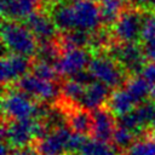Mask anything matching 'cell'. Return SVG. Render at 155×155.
Listing matches in <instances>:
<instances>
[{"instance_id":"cell-19","label":"cell","mask_w":155,"mask_h":155,"mask_svg":"<svg viewBox=\"0 0 155 155\" xmlns=\"http://www.w3.org/2000/svg\"><path fill=\"white\" fill-rule=\"evenodd\" d=\"M86 91V86L70 79V78H64L62 79L61 82V97L67 101L70 104L79 105L84 93Z\"/></svg>"},{"instance_id":"cell-31","label":"cell","mask_w":155,"mask_h":155,"mask_svg":"<svg viewBox=\"0 0 155 155\" xmlns=\"http://www.w3.org/2000/svg\"><path fill=\"white\" fill-rule=\"evenodd\" d=\"M150 7H151V8H155V0H151V2H150Z\"/></svg>"},{"instance_id":"cell-2","label":"cell","mask_w":155,"mask_h":155,"mask_svg":"<svg viewBox=\"0 0 155 155\" xmlns=\"http://www.w3.org/2000/svg\"><path fill=\"white\" fill-rule=\"evenodd\" d=\"M87 69L92 73L96 80L102 81L111 88L122 87L130 78L121 64L105 52L93 53Z\"/></svg>"},{"instance_id":"cell-30","label":"cell","mask_w":155,"mask_h":155,"mask_svg":"<svg viewBox=\"0 0 155 155\" xmlns=\"http://www.w3.org/2000/svg\"><path fill=\"white\" fill-rule=\"evenodd\" d=\"M150 127H151V134L155 136V101H154V115H153V119L150 122Z\"/></svg>"},{"instance_id":"cell-16","label":"cell","mask_w":155,"mask_h":155,"mask_svg":"<svg viewBox=\"0 0 155 155\" xmlns=\"http://www.w3.org/2000/svg\"><path fill=\"white\" fill-rule=\"evenodd\" d=\"M92 31L82 29H71L61 31L58 36V42L63 51L73 48H88L91 45Z\"/></svg>"},{"instance_id":"cell-29","label":"cell","mask_w":155,"mask_h":155,"mask_svg":"<svg viewBox=\"0 0 155 155\" xmlns=\"http://www.w3.org/2000/svg\"><path fill=\"white\" fill-rule=\"evenodd\" d=\"M130 2L136 7H150L151 0H130Z\"/></svg>"},{"instance_id":"cell-9","label":"cell","mask_w":155,"mask_h":155,"mask_svg":"<svg viewBox=\"0 0 155 155\" xmlns=\"http://www.w3.org/2000/svg\"><path fill=\"white\" fill-rule=\"evenodd\" d=\"M73 132L70 127L63 126L52 130L46 137L38 139L35 148L39 155H68V142Z\"/></svg>"},{"instance_id":"cell-10","label":"cell","mask_w":155,"mask_h":155,"mask_svg":"<svg viewBox=\"0 0 155 155\" xmlns=\"http://www.w3.org/2000/svg\"><path fill=\"white\" fill-rule=\"evenodd\" d=\"M23 23L30 29L39 42L57 40L61 33L51 16L45 10L31 13L23 21Z\"/></svg>"},{"instance_id":"cell-8","label":"cell","mask_w":155,"mask_h":155,"mask_svg":"<svg viewBox=\"0 0 155 155\" xmlns=\"http://www.w3.org/2000/svg\"><path fill=\"white\" fill-rule=\"evenodd\" d=\"M73 7L75 16V29L94 31L103 25L101 7L96 1L73 0Z\"/></svg>"},{"instance_id":"cell-5","label":"cell","mask_w":155,"mask_h":155,"mask_svg":"<svg viewBox=\"0 0 155 155\" xmlns=\"http://www.w3.org/2000/svg\"><path fill=\"white\" fill-rule=\"evenodd\" d=\"M12 86L28 93L35 101L45 103H54L62 96L61 85H58V81L44 80L33 75L31 73H28L27 75L21 78Z\"/></svg>"},{"instance_id":"cell-28","label":"cell","mask_w":155,"mask_h":155,"mask_svg":"<svg viewBox=\"0 0 155 155\" xmlns=\"http://www.w3.org/2000/svg\"><path fill=\"white\" fill-rule=\"evenodd\" d=\"M143 47H144V52H145V56H147L148 61L155 62V38L150 41L144 42Z\"/></svg>"},{"instance_id":"cell-25","label":"cell","mask_w":155,"mask_h":155,"mask_svg":"<svg viewBox=\"0 0 155 155\" xmlns=\"http://www.w3.org/2000/svg\"><path fill=\"white\" fill-rule=\"evenodd\" d=\"M127 155H155V136L150 134L142 140L134 142L127 149Z\"/></svg>"},{"instance_id":"cell-6","label":"cell","mask_w":155,"mask_h":155,"mask_svg":"<svg viewBox=\"0 0 155 155\" xmlns=\"http://www.w3.org/2000/svg\"><path fill=\"white\" fill-rule=\"evenodd\" d=\"M34 57L18 54V53H4L1 58V84L2 87L12 86L21 78L30 73Z\"/></svg>"},{"instance_id":"cell-27","label":"cell","mask_w":155,"mask_h":155,"mask_svg":"<svg viewBox=\"0 0 155 155\" xmlns=\"http://www.w3.org/2000/svg\"><path fill=\"white\" fill-rule=\"evenodd\" d=\"M10 155H39V153L35 147H31L28 144V145L18 147V148L10 147Z\"/></svg>"},{"instance_id":"cell-21","label":"cell","mask_w":155,"mask_h":155,"mask_svg":"<svg viewBox=\"0 0 155 155\" xmlns=\"http://www.w3.org/2000/svg\"><path fill=\"white\" fill-rule=\"evenodd\" d=\"M79 153V155H117V148L108 144V142L94 138L87 139Z\"/></svg>"},{"instance_id":"cell-7","label":"cell","mask_w":155,"mask_h":155,"mask_svg":"<svg viewBox=\"0 0 155 155\" xmlns=\"http://www.w3.org/2000/svg\"><path fill=\"white\" fill-rule=\"evenodd\" d=\"M92 52L88 48H73L63 51L58 61L53 64L62 79L70 78L75 73L88 67Z\"/></svg>"},{"instance_id":"cell-32","label":"cell","mask_w":155,"mask_h":155,"mask_svg":"<svg viewBox=\"0 0 155 155\" xmlns=\"http://www.w3.org/2000/svg\"><path fill=\"white\" fill-rule=\"evenodd\" d=\"M90 1H96L97 2V1H102V0H90Z\"/></svg>"},{"instance_id":"cell-18","label":"cell","mask_w":155,"mask_h":155,"mask_svg":"<svg viewBox=\"0 0 155 155\" xmlns=\"http://www.w3.org/2000/svg\"><path fill=\"white\" fill-rule=\"evenodd\" d=\"M124 86L128 91V93L133 97L137 105L149 99L150 86H149L148 81L140 74L134 75V76H130Z\"/></svg>"},{"instance_id":"cell-24","label":"cell","mask_w":155,"mask_h":155,"mask_svg":"<svg viewBox=\"0 0 155 155\" xmlns=\"http://www.w3.org/2000/svg\"><path fill=\"white\" fill-rule=\"evenodd\" d=\"M136 137L137 133H134L133 131L116 125V128L113 134V142L117 149H128L134 143Z\"/></svg>"},{"instance_id":"cell-15","label":"cell","mask_w":155,"mask_h":155,"mask_svg":"<svg viewBox=\"0 0 155 155\" xmlns=\"http://www.w3.org/2000/svg\"><path fill=\"white\" fill-rule=\"evenodd\" d=\"M68 125L74 132L85 136L91 134L93 127L92 111L79 105L70 107L68 110Z\"/></svg>"},{"instance_id":"cell-14","label":"cell","mask_w":155,"mask_h":155,"mask_svg":"<svg viewBox=\"0 0 155 155\" xmlns=\"http://www.w3.org/2000/svg\"><path fill=\"white\" fill-rule=\"evenodd\" d=\"M105 105L117 117L122 114L133 110L137 107V103L133 99V97L128 93V91L125 88V86H122V87L113 88Z\"/></svg>"},{"instance_id":"cell-26","label":"cell","mask_w":155,"mask_h":155,"mask_svg":"<svg viewBox=\"0 0 155 155\" xmlns=\"http://www.w3.org/2000/svg\"><path fill=\"white\" fill-rule=\"evenodd\" d=\"M140 75L148 81L149 86H155V62L149 61L143 68Z\"/></svg>"},{"instance_id":"cell-22","label":"cell","mask_w":155,"mask_h":155,"mask_svg":"<svg viewBox=\"0 0 155 155\" xmlns=\"http://www.w3.org/2000/svg\"><path fill=\"white\" fill-rule=\"evenodd\" d=\"M155 38V8L143 7L142 8V30L140 41L142 44L150 41Z\"/></svg>"},{"instance_id":"cell-23","label":"cell","mask_w":155,"mask_h":155,"mask_svg":"<svg viewBox=\"0 0 155 155\" xmlns=\"http://www.w3.org/2000/svg\"><path fill=\"white\" fill-rule=\"evenodd\" d=\"M30 73L33 75L40 78V79L50 80V81H58V79L61 78L53 64L40 61V59H36V58L33 59Z\"/></svg>"},{"instance_id":"cell-20","label":"cell","mask_w":155,"mask_h":155,"mask_svg":"<svg viewBox=\"0 0 155 155\" xmlns=\"http://www.w3.org/2000/svg\"><path fill=\"white\" fill-rule=\"evenodd\" d=\"M62 53H63V50H62V47L58 42V39H57V40L39 42L38 51H36L34 58L51 63V64H54Z\"/></svg>"},{"instance_id":"cell-17","label":"cell","mask_w":155,"mask_h":155,"mask_svg":"<svg viewBox=\"0 0 155 155\" xmlns=\"http://www.w3.org/2000/svg\"><path fill=\"white\" fill-rule=\"evenodd\" d=\"M130 6V0H102L99 7L103 25L110 28L121 15V12Z\"/></svg>"},{"instance_id":"cell-11","label":"cell","mask_w":155,"mask_h":155,"mask_svg":"<svg viewBox=\"0 0 155 155\" xmlns=\"http://www.w3.org/2000/svg\"><path fill=\"white\" fill-rule=\"evenodd\" d=\"M2 19L24 21L31 13L44 10V0H0Z\"/></svg>"},{"instance_id":"cell-1","label":"cell","mask_w":155,"mask_h":155,"mask_svg":"<svg viewBox=\"0 0 155 155\" xmlns=\"http://www.w3.org/2000/svg\"><path fill=\"white\" fill-rule=\"evenodd\" d=\"M1 40L8 52L29 57L35 56L39 46V41L30 29L24 23L15 19H2Z\"/></svg>"},{"instance_id":"cell-4","label":"cell","mask_w":155,"mask_h":155,"mask_svg":"<svg viewBox=\"0 0 155 155\" xmlns=\"http://www.w3.org/2000/svg\"><path fill=\"white\" fill-rule=\"evenodd\" d=\"M142 8L131 5L121 12L110 27L115 42H142Z\"/></svg>"},{"instance_id":"cell-12","label":"cell","mask_w":155,"mask_h":155,"mask_svg":"<svg viewBox=\"0 0 155 155\" xmlns=\"http://www.w3.org/2000/svg\"><path fill=\"white\" fill-rule=\"evenodd\" d=\"M92 111L93 117V127H92V136L99 140H111L114 131L116 128V119L115 115L109 110L107 105H102L96 108Z\"/></svg>"},{"instance_id":"cell-13","label":"cell","mask_w":155,"mask_h":155,"mask_svg":"<svg viewBox=\"0 0 155 155\" xmlns=\"http://www.w3.org/2000/svg\"><path fill=\"white\" fill-rule=\"evenodd\" d=\"M110 93H111V87L103 84L102 81L96 80L86 86V91L79 103V107H82L87 110H93L96 108H99L104 103H107Z\"/></svg>"},{"instance_id":"cell-3","label":"cell","mask_w":155,"mask_h":155,"mask_svg":"<svg viewBox=\"0 0 155 155\" xmlns=\"http://www.w3.org/2000/svg\"><path fill=\"white\" fill-rule=\"evenodd\" d=\"M105 53L119 62L130 76L139 75L149 62L142 42H114Z\"/></svg>"}]
</instances>
